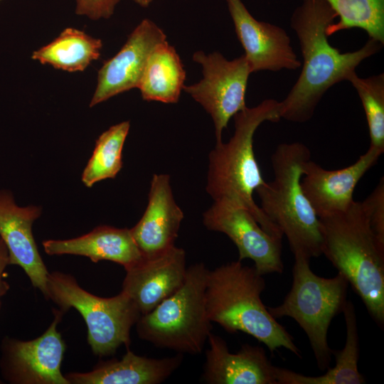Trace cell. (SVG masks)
Instances as JSON below:
<instances>
[{
    "instance_id": "8992f818",
    "label": "cell",
    "mask_w": 384,
    "mask_h": 384,
    "mask_svg": "<svg viewBox=\"0 0 384 384\" xmlns=\"http://www.w3.org/2000/svg\"><path fill=\"white\" fill-rule=\"evenodd\" d=\"M208 272L203 262L189 266L181 287L141 315L135 324L139 338L178 353H201L212 332L205 300Z\"/></svg>"
},
{
    "instance_id": "6da1fadb",
    "label": "cell",
    "mask_w": 384,
    "mask_h": 384,
    "mask_svg": "<svg viewBox=\"0 0 384 384\" xmlns=\"http://www.w3.org/2000/svg\"><path fill=\"white\" fill-rule=\"evenodd\" d=\"M336 15L324 0H303L290 19L299 39L303 63L299 78L279 102L281 119L304 123L311 119L325 93L334 85L348 80L366 59L383 46L368 38L361 48L342 53L329 42L326 29Z\"/></svg>"
},
{
    "instance_id": "ac0fdd59",
    "label": "cell",
    "mask_w": 384,
    "mask_h": 384,
    "mask_svg": "<svg viewBox=\"0 0 384 384\" xmlns=\"http://www.w3.org/2000/svg\"><path fill=\"white\" fill-rule=\"evenodd\" d=\"M183 213L176 204L168 174H154L147 207L130 229L144 257L159 255L175 245Z\"/></svg>"
},
{
    "instance_id": "83f0119b",
    "label": "cell",
    "mask_w": 384,
    "mask_h": 384,
    "mask_svg": "<svg viewBox=\"0 0 384 384\" xmlns=\"http://www.w3.org/2000/svg\"><path fill=\"white\" fill-rule=\"evenodd\" d=\"M75 14L91 20L107 19L120 0H75Z\"/></svg>"
},
{
    "instance_id": "5bb4252c",
    "label": "cell",
    "mask_w": 384,
    "mask_h": 384,
    "mask_svg": "<svg viewBox=\"0 0 384 384\" xmlns=\"http://www.w3.org/2000/svg\"><path fill=\"white\" fill-rule=\"evenodd\" d=\"M383 152L368 148L356 162L345 168L327 170L310 159L303 166L301 186L319 218L347 210L355 201V188L378 161Z\"/></svg>"
},
{
    "instance_id": "f546056e",
    "label": "cell",
    "mask_w": 384,
    "mask_h": 384,
    "mask_svg": "<svg viewBox=\"0 0 384 384\" xmlns=\"http://www.w3.org/2000/svg\"><path fill=\"white\" fill-rule=\"evenodd\" d=\"M135 3H137L138 5H139L142 7L146 8L148 7L150 4L152 2L153 0H133Z\"/></svg>"
},
{
    "instance_id": "2e32d148",
    "label": "cell",
    "mask_w": 384,
    "mask_h": 384,
    "mask_svg": "<svg viewBox=\"0 0 384 384\" xmlns=\"http://www.w3.org/2000/svg\"><path fill=\"white\" fill-rule=\"evenodd\" d=\"M40 215V208L20 207L10 191H0V238L7 248L9 265L21 267L31 284L46 297L49 272L32 232L33 223Z\"/></svg>"
},
{
    "instance_id": "30bf717a",
    "label": "cell",
    "mask_w": 384,
    "mask_h": 384,
    "mask_svg": "<svg viewBox=\"0 0 384 384\" xmlns=\"http://www.w3.org/2000/svg\"><path fill=\"white\" fill-rule=\"evenodd\" d=\"M53 311V321L39 337L23 341L6 336L1 341L0 371L7 383L70 384L61 373L66 345L57 329L64 313Z\"/></svg>"
},
{
    "instance_id": "4316f807",
    "label": "cell",
    "mask_w": 384,
    "mask_h": 384,
    "mask_svg": "<svg viewBox=\"0 0 384 384\" xmlns=\"http://www.w3.org/2000/svg\"><path fill=\"white\" fill-rule=\"evenodd\" d=\"M369 226L378 246L384 250V178L361 202Z\"/></svg>"
},
{
    "instance_id": "52a82bcc",
    "label": "cell",
    "mask_w": 384,
    "mask_h": 384,
    "mask_svg": "<svg viewBox=\"0 0 384 384\" xmlns=\"http://www.w3.org/2000/svg\"><path fill=\"white\" fill-rule=\"evenodd\" d=\"M294 257L289 292L279 305L267 307L276 319L288 316L297 322L309 341L318 368L325 370L333 356L328 330L332 319L343 310L349 284L339 273L331 278L318 276L311 270L309 259Z\"/></svg>"
},
{
    "instance_id": "cb8c5ba5",
    "label": "cell",
    "mask_w": 384,
    "mask_h": 384,
    "mask_svg": "<svg viewBox=\"0 0 384 384\" xmlns=\"http://www.w3.org/2000/svg\"><path fill=\"white\" fill-rule=\"evenodd\" d=\"M338 21L329 24L327 36L344 30H364L369 38L384 44V0H324Z\"/></svg>"
},
{
    "instance_id": "8fae6325",
    "label": "cell",
    "mask_w": 384,
    "mask_h": 384,
    "mask_svg": "<svg viewBox=\"0 0 384 384\" xmlns=\"http://www.w3.org/2000/svg\"><path fill=\"white\" fill-rule=\"evenodd\" d=\"M203 223L208 230L226 235L238 250V260H252L260 274L282 273V240L266 233L246 208L228 201H214L203 213Z\"/></svg>"
},
{
    "instance_id": "e0dca14e",
    "label": "cell",
    "mask_w": 384,
    "mask_h": 384,
    "mask_svg": "<svg viewBox=\"0 0 384 384\" xmlns=\"http://www.w3.org/2000/svg\"><path fill=\"white\" fill-rule=\"evenodd\" d=\"M203 380L208 384H277V367L262 346L244 344L236 353L212 332L208 338Z\"/></svg>"
},
{
    "instance_id": "9c48e42d",
    "label": "cell",
    "mask_w": 384,
    "mask_h": 384,
    "mask_svg": "<svg viewBox=\"0 0 384 384\" xmlns=\"http://www.w3.org/2000/svg\"><path fill=\"white\" fill-rule=\"evenodd\" d=\"M193 60L201 65L203 78L183 90L210 115L216 142H221L230 119L247 107L246 89L252 72L244 55L228 60L218 52L197 51Z\"/></svg>"
},
{
    "instance_id": "4fadbf2b",
    "label": "cell",
    "mask_w": 384,
    "mask_h": 384,
    "mask_svg": "<svg viewBox=\"0 0 384 384\" xmlns=\"http://www.w3.org/2000/svg\"><path fill=\"white\" fill-rule=\"evenodd\" d=\"M166 40L164 31L154 21L142 20L118 53L99 69L90 107L138 88L149 55L157 44Z\"/></svg>"
},
{
    "instance_id": "3957f363",
    "label": "cell",
    "mask_w": 384,
    "mask_h": 384,
    "mask_svg": "<svg viewBox=\"0 0 384 384\" xmlns=\"http://www.w3.org/2000/svg\"><path fill=\"white\" fill-rule=\"evenodd\" d=\"M280 119L279 102L274 99L238 112L233 137L226 143L216 142L209 154L206 191L214 201H228L246 208L266 233L282 240L281 231L253 199V193L265 182L253 150L254 134L263 122Z\"/></svg>"
},
{
    "instance_id": "d4e9b609",
    "label": "cell",
    "mask_w": 384,
    "mask_h": 384,
    "mask_svg": "<svg viewBox=\"0 0 384 384\" xmlns=\"http://www.w3.org/2000/svg\"><path fill=\"white\" fill-rule=\"evenodd\" d=\"M129 127V121L122 122L99 136L82 175V181L87 187L106 178H113L121 170L122 149Z\"/></svg>"
},
{
    "instance_id": "7a4b0ae2",
    "label": "cell",
    "mask_w": 384,
    "mask_h": 384,
    "mask_svg": "<svg viewBox=\"0 0 384 384\" xmlns=\"http://www.w3.org/2000/svg\"><path fill=\"white\" fill-rule=\"evenodd\" d=\"M265 288L263 275L239 260L208 270L205 291L208 319L228 333L242 331L254 337L271 353L284 348L301 357L292 336L263 304Z\"/></svg>"
},
{
    "instance_id": "4dcf8cb0",
    "label": "cell",
    "mask_w": 384,
    "mask_h": 384,
    "mask_svg": "<svg viewBox=\"0 0 384 384\" xmlns=\"http://www.w3.org/2000/svg\"><path fill=\"white\" fill-rule=\"evenodd\" d=\"M1 1V0H0Z\"/></svg>"
},
{
    "instance_id": "ba28073f",
    "label": "cell",
    "mask_w": 384,
    "mask_h": 384,
    "mask_svg": "<svg viewBox=\"0 0 384 384\" xmlns=\"http://www.w3.org/2000/svg\"><path fill=\"white\" fill-rule=\"evenodd\" d=\"M46 298L64 314L74 308L82 315L87 328V343L100 357L114 354L122 345L129 348L131 329L142 315L123 292L100 297L82 288L73 276L61 272L48 273Z\"/></svg>"
},
{
    "instance_id": "5b68a950",
    "label": "cell",
    "mask_w": 384,
    "mask_h": 384,
    "mask_svg": "<svg viewBox=\"0 0 384 384\" xmlns=\"http://www.w3.org/2000/svg\"><path fill=\"white\" fill-rule=\"evenodd\" d=\"M310 159L301 142L279 144L271 157L273 180L256 190L259 206L286 237L294 256L309 260L322 255L323 243L319 218L301 186L304 164Z\"/></svg>"
},
{
    "instance_id": "484cf974",
    "label": "cell",
    "mask_w": 384,
    "mask_h": 384,
    "mask_svg": "<svg viewBox=\"0 0 384 384\" xmlns=\"http://www.w3.org/2000/svg\"><path fill=\"white\" fill-rule=\"evenodd\" d=\"M348 81L356 90L363 107L370 137V147L384 152V74L359 77L356 72Z\"/></svg>"
},
{
    "instance_id": "7402d4cb",
    "label": "cell",
    "mask_w": 384,
    "mask_h": 384,
    "mask_svg": "<svg viewBox=\"0 0 384 384\" xmlns=\"http://www.w3.org/2000/svg\"><path fill=\"white\" fill-rule=\"evenodd\" d=\"M185 79L186 71L179 55L166 40L157 44L149 55L138 89L144 100L176 103Z\"/></svg>"
},
{
    "instance_id": "ffe728a7",
    "label": "cell",
    "mask_w": 384,
    "mask_h": 384,
    "mask_svg": "<svg viewBox=\"0 0 384 384\" xmlns=\"http://www.w3.org/2000/svg\"><path fill=\"white\" fill-rule=\"evenodd\" d=\"M183 354L161 358L138 356L127 348L120 359L100 361L86 373L65 375L70 384H159L177 370Z\"/></svg>"
},
{
    "instance_id": "277c9868",
    "label": "cell",
    "mask_w": 384,
    "mask_h": 384,
    "mask_svg": "<svg viewBox=\"0 0 384 384\" xmlns=\"http://www.w3.org/2000/svg\"><path fill=\"white\" fill-rule=\"evenodd\" d=\"M322 254L360 297L368 312L384 325V250L378 245L361 202L319 218Z\"/></svg>"
},
{
    "instance_id": "7c38bea8",
    "label": "cell",
    "mask_w": 384,
    "mask_h": 384,
    "mask_svg": "<svg viewBox=\"0 0 384 384\" xmlns=\"http://www.w3.org/2000/svg\"><path fill=\"white\" fill-rule=\"evenodd\" d=\"M226 3L252 73L293 70L301 67L285 30L255 18L241 0H226Z\"/></svg>"
},
{
    "instance_id": "603a6c76",
    "label": "cell",
    "mask_w": 384,
    "mask_h": 384,
    "mask_svg": "<svg viewBox=\"0 0 384 384\" xmlns=\"http://www.w3.org/2000/svg\"><path fill=\"white\" fill-rule=\"evenodd\" d=\"M102 41L85 31L68 27L48 44L36 50L31 58L68 72H81L97 60Z\"/></svg>"
},
{
    "instance_id": "44dd1931",
    "label": "cell",
    "mask_w": 384,
    "mask_h": 384,
    "mask_svg": "<svg viewBox=\"0 0 384 384\" xmlns=\"http://www.w3.org/2000/svg\"><path fill=\"white\" fill-rule=\"evenodd\" d=\"M346 336L343 348L333 351L336 364L318 376L305 375L291 370L278 368L276 370L277 384H362L366 379L358 370L359 337L354 305L347 300L343 310Z\"/></svg>"
},
{
    "instance_id": "9a60e30c",
    "label": "cell",
    "mask_w": 384,
    "mask_h": 384,
    "mask_svg": "<svg viewBox=\"0 0 384 384\" xmlns=\"http://www.w3.org/2000/svg\"><path fill=\"white\" fill-rule=\"evenodd\" d=\"M187 268L185 250L174 245L125 270L122 292L146 314L181 287Z\"/></svg>"
},
{
    "instance_id": "d6986e66",
    "label": "cell",
    "mask_w": 384,
    "mask_h": 384,
    "mask_svg": "<svg viewBox=\"0 0 384 384\" xmlns=\"http://www.w3.org/2000/svg\"><path fill=\"white\" fill-rule=\"evenodd\" d=\"M49 255L85 256L96 263L108 260L127 270L144 257L137 245L130 229L100 225L82 236L67 240L43 242Z\"/></svg>"
},
{
    "instance_id": "f1b7e54d",
    "label": "cell",
    "mask_w": 384,
    "mask_h": 384,
    "mask_svg": "<svg viewBox=\"0 0 384 384\" xmlns=\"http://www.w3.org/2000/svg\"><path fill=\"white\" fill-rule=\"evenodd\" d=\"M8 265H9L8 250L4 242L0 238V308L1 299L9 289V284L5 279V270Z\"/></svg>"
}]
</instances>
